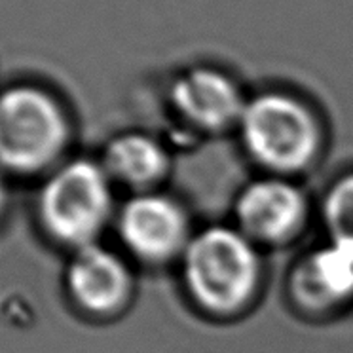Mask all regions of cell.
<instances>
[{
  "label": "cell",
  "instance_id": "obj_1",
  "mask_svg": "<svg viewBox=\"0 0 353 353\" xmlns=\"http://www.w3.org/2000/svg\"><path fill=\"white\" fill-rule=\"evenodd\" d=\"M183 276L198 306L209 314L230 315L253 299L261 262L243 232L215 226L188 241Z\"/></svg>",
  "mask_w": 353,
  "mask_h": 353
},
{
  "label": "cell",
  "instance_id": "obj_2",
  "mask_svg": "<svg viewBox=\"0 0 353 353\" xmlns=\"http://www.w3.org/2000/svg\"><path fill=\"white\" fill-rule=\"evenodd\" d=\"M70 125L63 107L37 85H14L0 93V169L37 175L54 165L69 145Z\"/></svg>",
  "mask_w": 353,
  "mask_h": 353
},
{
  "label": "cell",
  "instance_id": "obj_3",
  "mask_svg": "<svg viewBox=\"0 0 353 353\" xmlns=\"http://www.w3.org/2000/svg\"><path fill=\"white\" fill-rule=\"evenodd\" d=\"M37 209L42 228L57 243L74 251L97 243L112 213L110 176L95 161H67L42 185Z\"/></svg>",
  "mask_w": 353,
  "mask_h": 353
},
{
  "label": "cell",
  "instance_id": "obj_4",
  "mask_svg": "<svg viewBox=\"0 0 353 353\" xmlns=\"http://www.w3.org/2000/svg\"><path fill=\"white\" fill-rule=\"evenodd\" d=\"M238 123L251 158L277 173L306 168L319 148V128L312 110L285 93H262L247 101Z\"/></svg>",
  "mask_w": 353,
  "mask_h": 353
},
{
  "label": "cell",
  "instance_id": "obj_5",
  "mask_svg": "<svg viewBox=\"0 0 353 353\" xmlns=\"http://www.w3.org/2000/svg\"><path fill=\"white\" fill-rule=\"evenodd\" d=\"M118 232L123 245L146 262H163L183 254L192 239L185 211L165 196L148 192L139 194L123 205Z\"/></svg>",
  "mask_w": 353,
  "mask_h": 353
},
{
  "label": "cell",
  "instance_id": "obj_6",
  "mask_svg": "<svg viewBox=\"0 0 353 353\" xmlns=\"http://www.w3.org/2000/svg\"><path fill=\"white\" fill-rule=\"evenodd\" d=\"M239 230L251 241L279 243L302 228L306 201L296 186L281 179H262L241 192L236 208Z\"/></svg>",
  "mask_w": 353,
  "mask_h": 353
},
{
  "label": "cell",
  "instance_id": "obj_7",
  "mask_svg": "<svg viewBox=\"0 0 353 353\" xmlns=\"http://www.w3.org/2000/svg\"><path fill=\"white\" fill-rule=\"evenodd\" d=\"M67 289L85 314L107 317L130 299L131 276L120 256L92 243L74 251L67 268Z\"/></svg>",
  "mask_w": 353,
  "mask_h": 353
},
{
  "label": "cell",
  "instance_id": "obj_8",
  "mask_svg": "<svg viewBox=\"0 0 353 353\" xmlns=\"http://www.w3.org/2000/svg\"><path fill=\"white\" fill-rule=\"evenodd\" d=\"M171 101L185 120L205 131L239 122L247 103L238 84L213 67H194L179 74L171 85Z\"/></svg>",
  "mask_w": 353,
  "mask_h": 353
},
{
  "label": "cell",
  "instance_id": "obj_9",
  "mask_svg": "<svg viewBox=\"0 0 353 353\" xmlns=\"http://www.w3.org/2000/svg\"><path fill=\"white\" fill-rule=\"evenodd\" d=\"M294 294L312 310L338 306L353 299V241L332 239L300 264Z\"/></svg>",
  "mask_w": 353,
  "mask_h": 353
},
{
  "label": "cell",
  "instance_id": "obj_10",
  "mask_svg": "<svg viewBox=\"0 0 353 353\" xmlns=\"http://www.w3.org/2000/svg\"><path fill=\"white\" fill-rule=\"evenodd\" d=\"M103 168L110 179L122 185L146 188L165 175L168 154L143 133H125L107 146Z\"/></svg>",
  "mask_w": 353,
  "mask_h": 353
},
{
  "label": "cell",
  "instance_id": "obj_11",
  "mask_svg": "<svg viewBox=\"0 0 353 353\" xmlns=\"http://www.w3.org/2000/svg\"><path fill=\"white\" fill-rule=\"evenodd\" d=\"M323 216L330 238L353 241V173L332 185L323 203Z\"/></svg>",
  "mask_w": 353,
  "mask_h": 353
},
{
  "label": "cell",
  "instance_id": "obj_12",
  "mask_svg": "<svg viewBox=\"0 0 353 353\" xmlns=\"http://www.w3.org/2000/svg\"><path fill=\"white\" fill-rule=\"evenodd\" d=\"M6 203H8V192H6L4 179L0 175V216L4 215V211H6Z\"/></svg>",
  "mask_w": 353,
  "mask_h": 353
}]
</instances>
